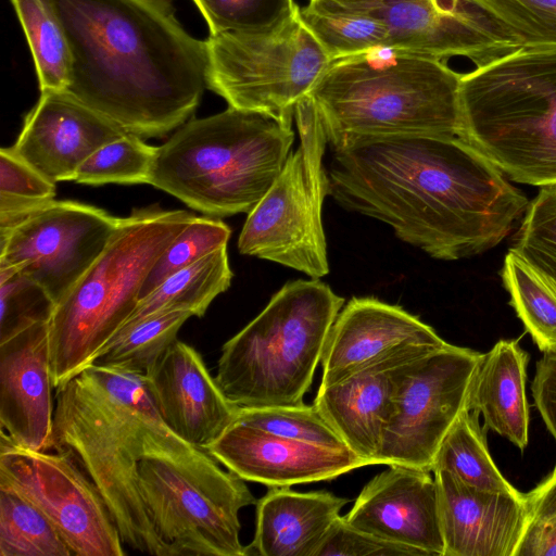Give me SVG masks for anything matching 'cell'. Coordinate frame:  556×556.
Returning a JSON list of instances; mask_svg holds the SVG:
<instances>
[{
    "label": "cell",
    "instance_id": "cell-1",
    "mask_svg": "<svg viewBox=\"0 0 556 556\" xmlns=\"http://www.w3.org/2000/svg\"><path fill=\"white\" fill-rule=\"evenodd\" d=\"M329 195L439 260L505 239L528 199L458 136L357 137L330 146Z\"/></svg>",
    "mask_w": 556,
    "mask_h": 556
},
{
    "label": "cell",
    "instance_id": "cell-39",
    "mask_svg": "<svg viewBox=\"0 0 556 556\" xmlns=\"http://www.w3.org/2000/svg\"><path fill=\"white\" fill-rule=\"evenodd\" d=\"M230 235L229 226L222 220L194 216L157 258L141 288L139 299L154 290L170 275L226 247Z\"/></svg>",
    "mask_w": 556,
    "mask_h": 556
},
{
    "label": "cell",
    "instance_id": "cell-44",
    "mask_svg": "<svg viewBox=\"0 0 556 556\" xmlns=\"http://www.w3.org/2000/svg\"><path fill=\"white\" fill-rule=\"evenodd\" d=\"M309 1H326L336 3L343 7L369 9L375 7L380 0H309Z\"/></svg>",
    "mask_w": 556,
    "mask_h": 556
},
{
    "label": "cell",
    "instance_id": "cell-17",
    "mask_svg": "<svg viewBox=\"0 0 556 556\" xmlns=\"http://www.w3.org/2000/svg\"><path fill=\"white\" fill-rule=\"evenodd\" d=\"M143 378L162 420L195 447L207 451L238 418L239 407L182 341H174Z\"/></svg>",
    "mask_w": 556,
    "mask_h": 556
},
{
    "label": "cell",
    "instance_id": "cell-29",
    "mask_svg": "<svg viewBox=\"0 0 556 556\" xmlns=\"http://www.w3.org/2000/svg\"><path fill=\"white\" fill-rule=\"evenodd\" d=\"M33 56L40 92L66 91L72 54L49 0H11Z\"/></svg>",
    "mask_w": 556,
    "mask_h": 556
},
{
    "label": "cell",
    "instance_id": "cell-21",
    "mask_svg": "<svg viewBox=\"0 0 556 556\" xmlns=\"http://www.w3.org/2000/svg\"><path fill=\"white\" fill-rule=\"evenodd\" d=\"M127 134L66 91L41 92L11 147L53 182L73 180L78 167L100 147Z\"/></svg>",
    "mask_w": 556,
    "mask_h": 556
},
{
    "label": "cell",
    "instance_id": "cell-37",
    "mask_svg": "<svg viewBox=\"0 0 556 556\" xmlns=\"http://www.w3.org/2000/svg\"><path fill=\"white\" fill-rule=\"evenodd\" d=\"M510 250L556 286V185L541 187L528 204Z\"/></svg>",
    "mask_w": 556,
    "mask_h": 556
},
{
    "label": "cell",
    "instance_id": "cell-28",
    "mask_svg": "<svg viewBox=\"0 0 556 556\" xmlns=\"http://www.w3.org/2000/svg\"><path fill=\"white\" fill-rule=\"evenodd\" d=\"M192 316L184 309L164 311L126 325L99 350L89 365L146 377Z\"/></svg>",
    "mask_w": 556,
    "mask_h": 556
},
{
    "label": "cell",
    "instance_id": "cell-26",
    "mask_svg": "<svg viewBox=\"0 0 556 556\" xmlns=\"http://www.w3.org/2000/svg\"><path fill=\"white\" fill-rule=\"evenodd\" d=\"M227 245L167 277L154 290L139 299L123 325L134 324L164 311L184 309L202 317L213 300L231 283Z\"/></svg>",
    "mask_w": 556,
    "mask_h": 556
},
{
    "label": "cell",
    "instance_id": "cell-34",
    "mask_svg": "<svg viewBox=\"0 0 556 556\" xmlns=\"http://www.w3.org/2000/svg\"><path fill=\"white\" fill-rule=\"evenodd\" d=\"M210 34L275 33L290 23L300 8L293 0H192Z\"/></svg>",
    "mask_w": 556,
    "mask_h": 556
},
{
    "label": "cell",
    "instance_id": "cell-14",
    "mask_svg": "<svg viewBox=\"0 0 556 556\" xmlns=\"http://www.w3.org/2000/svg\"><path fill=\"white\" fill-rule=\"evenodd\" d=\"M121 218L74 201H51L0 231V265L39 283L56 305L103 252Z\"/></svg>",
    "mask_w": 556,
    "mask_h": 556
},
{
    "label": "cell",
    "instance_id": "cell-31",
    "mask_svg": "<svg viewBox=\"0 0 556 556\" xmlns=\"http://www.w3.org/2000/svg\"><path fill=\"white\" fill-rule=\"evenodd\" d=\"M509 304L543 353L556 351V286L509 250L501 271Z\"/></svg>",
    "mask_w": 556,
    "mask_h": 556
},
{
    "label": "cell",
    "instance_id": "cell-15",
    "mask_svg": "<svg viewBox=\"0 0 556 556\" xmlns=\"http://www.w3.org/2000/svg\"><path fill=\"white\" fill-rule=\"evenodd\" d=\"M375 10L388 27L390 49L442 61L460 56L475 70L520 49L472 0H380Z\"/></svg>",
    "mask_w": 556,
    "mask_h": 556
},
{
    "label": "cell",
    "instance_id": "cell-20",
    "mask_svg": "<svg viewBox=\"0 0 556 556\" xmlns=\"http://www.w3.org/2000/svg\"><path fill=\"white\" fill-rule=\"evenodd\" d=\"M430 472L389 466L363 488L344 520L426 556H444L437 483Z\"/></svg>",
    "mask_w": 556,
    "mask_h": 556
},
{
    "label": "cell",
    "instance_id": "cell-43",
    "mask_svg": "<svg viewBox=\"0 0 556 556\" xmlns=\"http://www.w3.org/2000/svg\"><path fill=\"white\" fill-rule=\"evenodd\" d=\"M532 395L538 410L556 441V351L544 353L536 363Z\"/></svg>",
    "mask_w": 556,
    "mask_h": 556
},
{
    "label": "cell",
    "instance_id": "cell-7",
    "mask_svg": "<svg viewBox=\"0 0 556 556\" xmlns=\"http://www.w3.org/2000/svg\"><path fill=\"white\" fill-rule=\"evenodd\" d=\"M194 216L152 205L121 218L103 252L55 305L49 320L55 389L88 367L123 327L155 262Z\"/></svg>",
    "mask_w": 556,
    "mask_h": 556
},
{
    "label": "cell",
    "instance_id": "cell-3",
    "mask_svg": "<svg viewBox=\"0 0 556 556\" xmlns=\"http://www.w3.org/2000/svg\"><path fill=\"white\" fill-rule=\"evenodd\" d=\"M192 448L162 420L141 376L89 365L56 388L50 450L67 453L92 480L135 551L166 556L141 498L140 460Z\"/></svg>",
    "mask_w": 556,
    "mask_h": 556
},
{
    "label": "cell",
    "instance_id": "cell-35",
    "mask_svg": "<svg viewBox=\"0 0 556 556\" xmlns=\"http://www.w3.org/2000/svg\"><path fill=\"white\" fill-rule=\"evenodd\" d=\"M55 182L10 148L0 150V231L9 230L54 200Z\"/></svg>",
    "mask_w": 556,
    "mask_h": 556
},
{
    "label": "cell",
    "instance_id": "cell-11",
    "mask_svg": "<svg viewBox=\"0 0 556 556\" xmlns=\"http://www.w3.org/2000/svg\"><path fill=\"white\" fill-rule=\"evenodd\" d=\"M205 45L206 88L228 106L287 121L332 62L300 13L275 33L210 34Z\"/></svg>",
    "mask_w": 556,
    "mask_h": 556
},
{
    "label": "cell",
    "instance_id": "cell-16",
    "mask_svg": "<svg viewBox=\"0 0 556 556\" xmlns=\"http://www.w3.org/2000/svg\"><path fill=\"white\" fill-rule=\"evenodd\" d=\"M437 348L440 346L409 344L390 351L332 383L320 384L313 404L349 450L369 465H376L392 397L404 368Z\"/></svg>",
    "mask_w": 556,
    "mask_h": 556
},
{
    "label": "cell",
    "instance_id": "cell-5",
    "mask_svg": "<svg viewBox=\"0 0 556 556\" xmlns=\"http://www.w3.org/2000/svg\"><path fill=\"white\" fill-rule=\"evenodd\" d=\"M292 121L228 106L187 121L160 147L148 184L212 217L249 213L281 173Z\"/></svg>",
    "mask_w": 556,
    "mask_h": 556
},
{
    "label": "cell",
    "instance_id": "cell-2",
    "mask_svg": "<svg viewBox=\"0 0 556 556\" xmlns=\"http://www.w3.org/2000/svg\"><path fill=\"white\" fill-rule=\"evenodd\" d=\"M49 2L71 49L67 93L142 139L193 115L206 87V45L184 28L170 0Z\"/></svg>",
    "mask_w": 556,
    "mask_h": 556
},
{
    "label": "cell",
    "instance_id": "cell-12",
    "mask_svg": "<svg viewBox=\"0 0 556 556\" xmlns=\"http://www.w3.org/2000/svg\"><path fill=\"white\" fill-rule=\"evenodd\" d=\"M483 354L450 343L409 362L382 431L377 464L432 471L437 452L468 408Z\"/></svg>",
    "mask_w": 556,
    "mask_h": 556
},
{
    "label": "cell",
    "instance_id": "cell-36",
    "mask_svg": "<svg viewBox=\"0 0 556 556\" xmlns=\"http://www.w3.org/2000/svg\"><path fill=\"white\" fill-rule=\"evenodd\" d=\"M237 421L304 443L348 448L314 404L239 407Z\"/></svg>",
    "mask_w": 556,
    "mask_h": 556
},
{
    "label": "cell",
    "instance_id": "cell-38",
    "mask_svg": "<svg viewBox=\"0 0 556 556\" xmlns=\"http://www.w3.org/2000/svg\"><path fill=\"white\" fill-rule=\"evenodd\" d=\"M520 49L556 48V0H472Z\"/></svg>",
    "mask_w": 556,
    "mask_h": 556
},
{
    "label": "cell",
    "instance_id": "cell-22",
    "mask_svg": "<svg viewBox=\"0 0 556 556\" xmlns=\"http://www.w3.org/2000/svg\"><path fill=\"white\" fill-rule=\"evenodd\" d=\"M444 556H515L525 526V494L480 490L434 470Z\"/></svg>",
    "mask_w": 556,
    "mask_h": 556
},
{
    "label": "cell",
    "instance_id": "cell-8",
    "mask_svg": "<svg viewBox=\"0 0 556 556\" xmlns=\"http://www.w3.org/2000/svg\"><path fill=\"white\" fill-rule=\"evenodd\" d=\"M344 299L318 279L286 283L222 349L215 377L238 407L303 403Z\"/></svg>",
    "mask_w": 556,
    "mask_h": 556
},
{
    "label": "cell",
    "instance_id": "cell-18",
    "mask_svg": "<svg viewBox=\"0 0 556 556\" xmlns=\"http://www.w3.org/2000/svg\"><path fill=\"white\" fill-rule=\"evenodd\" d=\"M207 452L243 480L268 488L332 480L369 465L349 448L287 439L237 420Z\"/></svg>",
    "mask_w": 556,
    "mask_h": 556
},
{
    "label": "cell",
    "instance_id": "cell-23",
    "mask_svg": "<svg viewBox=\"0 0 556 556\" xmlns=\"http://www.w3.org/2000/svg\"><path fill=\"white\" fill-rule=\"evenodd\" d=\"M434 329L399 305L353 298L339 312L320 362V384H329L366 363L409 344L442 346Z\"/></svg>",
    "mask_w": 556,
    "mask_h": 556
},
{
    "label": "cell",
    "instance_id": "cell-10",
    "mask_svg": "<svg viewBox=\"0 0 556 556\" xmlns=\"http://www.w3.org/2000/svg\"><path fill=\"white\" fill-rule=\"evenodd\" d=\"M294 121L300 147L248 213L238 250L318 279L329 273L321 223L323 203L329 195V179L321 162L328 141L309 94L295 105Z\"/></svg>",
    "mask_w": 556,
    "mask_h": 556
},
{
    "label": "cell",
    "instance_id": "cell-19",
    "mask_svg": "<svg viewBox=\"0 0 556 556\" xmlns=\"http://www.w3.org/2000/svg\"><path fill=\"white\" fill-rule=\"evenodd\" d=\"M53 388L49 320L0 341V426L14 444L50 451Z\"/></svg>",
    "mask_w": 556,
    "mask_h": 556
},
{
    "label": "cell",
    "instance_id": "cell-40",
    "mask_svg": "<svg viewBox=\"0 0 556 556\" xmlns=\"http://www.w3.org/2000/svg\"><path fill=\"white\" fill-rule=\"evenodd\" d=\"M55 304L48 292L12 266L0 265V341L50 320Z\"/></svg>",
    "mask_w": 556,
    "mask_h": 556
},
{
    "label": "cell",
    "instance_id": "cell-25",
    "mask_svg": "<svg viewBox=\"0 0 556 556\" xmlns=\"http://www.w3.org/2000/svg\"><path fill=\"white\" fill-rule=\"evenodd\" d=\"M529 355L517 340H500L480 362L468 408L482 416L484 429L495 431L520 450L529 439L526 368Z\"/></svg>",
    "mask_w": 556,
    "mask_h": 556
},
{
    "label": "cell",
    "instance_id": "cell-13",
    "mask_svg": "<svg viewBox=\"0 0 556 556\" xmlns=\"http://www.w3.org/2000/svg\"><path fill=\"white\" fill-rule=\"evenodd\" d=\"M0 485L38 507L76 556H124L114 519L92 480L65 452L34 451L2 431Z\"/></svg>",
    "mask_w": 556,
    "mask_h": 556
},
{
    "label": "cell",
    "instance_id": "cell-41",
    "mask_svg": "<svg viewBox=\"0 0 556 556\" xmlns=\"http://www.w3.org/2000/svg\"><path fill=\"white\" fill-rule=\"evenodd\" d=\"M515 556H556V466L525 494V526Z\"/></svg>",
    "mask_w": 556,
    "mask_h": 556
},
{
    "label": "cell",
    "instance_id": "cell-6",
    "mask_svg": "<svg viewBox=\"0 0 556 556\" xmlns=\"http://www.w3.org/2000/svg\"><path fill=\"white\" fill-rule=\"evenodd\" d=\"M458 137L517 182L556 185V48L519 49L463 75Z\"/></svg>",
    "mask_w": 556,
    "mask_h": 556
},
{
    "label": "cell",
    "instance_id": "cell-33",
    "mask_svg": "<svg viewBox=\"0 0 556 556\" xmlns=\"http://www.w3.org/2000/svg\"><path fill=\"white\" fill-rule=\"evenodd\" d=\"M156 147L125 134L94 151L76 170L73 181L85 185L148 184Z\"/></svg>",
    "mask_w": 556,
    "mask_h": 556
},
{
    "label": "cell",
    "instance_id": "cell-42",
    "mask_svg": "<svg viewBox=\"0 0 556 556\" xmlns=\"http://www.w3.org/2000/svg\"><path fill=\"white\" fill-rule=\"evenodd\" d=\"M315 556H426L417 548L392 542L348 523L340 516Z\"/></svg>",
    "mask_w": 556,
    "mask_h": 556
},
{
    "label": "cell",
    "instance_id": "cell-24",
    "mask_svg": "<svg viewBox=\"0 0 556 556\" xmlns=\"http://www.w3.org/2000/svg\"><path fill=\"white\" fill-rule=\"evenodd\" d=\"M348 503V498L324 490L268 488L255 504V533L247 546L248 555L315 556Z\"/></svg>",
    "mask_w": 556,
    "mask_h": 556
},
{
    "label": "cell",
    "instance_id": "cell-32",
    "mask_svg": "<svg viewBox=\"0 0 556 556\" xmlns=\"http://www.w3.org/2000/svg\"><path fill=\"white\" fill-rule=\"evenodd\" d=\"M50 519L16 491L0 485V556H71Z\"/></svg>",
    "mask_w": 556,
    "mask_h": 556
},
{
    "label": "cell",
    "instance_id": "cell-4",
    "mask_svg": "<svg viewBox=\"0 0 556 556\" xmlns=\"http://www.w3.org/2000/svg\"><path fill=\"white\" fill-rule=\"evenodd\" d=\"M462 76L442 60L381 48L332 61L309 96L329 146L357 137L458 136Z\"/></svg>",
    "mask_w": 556,
    "mask_h": 556
},
{
    "label": "cell",
    "instance_id": "cell-30",
    "mask_svg": "<svg viewBox=\"0 0 556 556\" xmlns=\"http://www.w3.org/2000/svg\"><path fill=\"white\" fill-rule=\"evenodd\" d=\"M446 470L464 483L488 491L517 493L493 462L479 415L466 409L442 441L432 472Z\"/></svg>",
    "mask_w": 556,
    "mask_h": 556
},
{
    "label": "cell",
    "instance_id": "cell-27",
    "mask_svg": "<svg viewBox=\"0 0 556 556\" xmlns=\"http://www.w3.org/2000/svg\"><path fill=\"white\" fill-rule=\"evenodd\" d=\"M375 7L361 9L309 1L299 13L304 25L334 61L390 48L388 27Z\"/></svg>",
    "mask_w": 556,
    "mask_h": 556
},
{
    "label": "cell",
    "instance_id": "cell-9",
    "mask_svg": "<svg viewBox=\"0 0 556 556\" xmlns=\"http://www.w3.org/2000/svg\"><path fill=\"white\" fill-rule=\"evenodd\" d=\"M139 490L166 556H247L239 513L257 500L207 451L161 450L139 464Z\"/></svg>",
    "mask_w": 556,
    "mask_h": 556
}]
</instances>
